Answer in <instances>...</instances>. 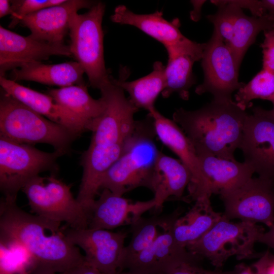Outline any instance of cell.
<instances>
[{
  "label": "cell",
  "instance_id": "13",
  "mask_svg": "<svg viewBox=\"0 0 274 274\" xmlns=\"http://www.w3.org/2000/svg\"><path fill=\"white\" fill-rule=\"evenodd\" d=\"M148 115L152 120L156 136L179 158L190 174V182L187 187L189 194L185 198V201L210 198L197 155L184 132L156 108L149 111Z\"/></svg>",
  "mask_w": 274,
  "mask_h": 274
},
{
  "label": "cell",
  "instance_id": "5",
  "mask_svg": "<svg viewBox=\"0 0 274 274\" xmlns=\"http://www.w3.org/2000/svg\"><path fill=\"white\" fill-rule=\"evenodd\" d=\"M264 232V228L257 223L233 222L223 215L208 232L186 248L219 268L231 257L238 260L259 257L261 254L256 253L254 248Z\"/></svg>",
  "mask_w": 274,
  "mask_h": 274
},
{
  "label": "cell",
  "instance_id": "7",
  "mask_svg": "<svg viewBox=\"0 0 274 274\" xmlns=\"http://www.w3.org/2000/svg\"><path fill=\"white\" fill-rule=\"evenodd\" d=\"M63 154L46 152L32 145L0 136V189L5 199L16 201L18 192L40 173L55 170Z\"/></svg>",
  "mask_w": 274,
  "mask_h": 274
},
{
  "label": "cell",
  "instance_id": "39",
  "mask_svg": "<svg viewBox=\"0 0 274 274\" xmlns=\"http://www.w3.org/2000/svg\"><path fill=\"white\" fill-rule=\"evenodd\" d=\"M231 272L232 271L226 272L209 271L199 267L196 270V274H231Z\"/></svg>",
  "mask_w": 274,
  "mask_h": 274
},
{
  "label": "cell",
  "instance_id": "43",
  "mask_svg": "<svg viewBox=\"0 0 274 274\" xmlns=\"http://www.w3.org/2000/svg\"><path fill=\"white\" fill-rule=\"evenodd\" d=\"M60 274H64V273H60Z\"/></svg>",
  "mask_w": 274,
  "mask_h": 274
},
{
  "label": "cell",
  "instance_id": "17",
  "mask_svg": "<svg viewBox=\"0 0 274 274\" xmlns=\"http://www.w3.org/2000/svg\"><path fill=\"white\" fill-rule=\"evenodd\" d=\"M206 43H198L186 38L178 43L164 46L168 55L165 68V86L162 96L167 98L177 93L188 100L189 89L195 83L192 68L201 59Z\"/></svg>",
  "mask_w": 274,
  "mask_h": 274
},
{
  "label": "cell",
  "instance_id": "41",
  "mask_svg": "<svg viewBox=\"0 0 274 274\" xmlns=\"http://www.w3.org/2000/svg\"><path fill=\"white\" fill-rule=\"evenodd\" d=\"M117 274H137V273H132V272L127 271H121L120 272H119Z\"/></svg>",
  "mask_w": 274,
  "mask_h": 274
},
{
  "label": "cell",
  "instance_id": "6",
  "mask_svg": "<svg viewBox=\"0 0 274 274\" xmlns=\"http://www.w3.org/2000/svg\"><path fill=\"white\" fill-rule=\"evenodd\" d=\"M105 5L96 3L83 14L75 13L70 26V50L87 76L89 84L99 89L111 77L104 59L102 21Z\"/></svg>",
  "mask_w": 274,
  "mask_h": 274
},
{
  "label": "cell",
  "instance_id": "26",
  "mask_svg": "<svg viewBox=\"0 0 274 274\" xmlns=\"http://www.w3.org/2000/svg\"><path fill=\"white\" fill-rule=\"evenodd\" d=\"M48 94L75 115L84 125L86 131L102 113L105 107L103 98H93L86 84L72 85L48 91Z\"/></svg>",
  "mask_w": 274,
  "mask_h": 274
},
{
  "label": "cell",
  "instance_id": "2",
  "mask_svg": "<svg viewBox=\"0 0 274 274\" xmlns=\"http://www.w3.org/2000/svg\"><path fill=\"white\" fill-rule=\"evenodd\" d=\"M248 113L235 101L213 99L193 111L177 109L173 118L184 132L196 154L235 160Z\"/></svg>",
  "mask_w": 274,
  "mask_h": 274
},
{
  "label": "cell",
  "instance_id": "10",
  "mask_svg": "<svg viewBox=\"0 0 274 274\" xmlns=\"http://www.w3.org/2000/svg\"><path fill=\"white\" fill-rule=\"evenodd\" d=\"M220 196L223 215L229 220L261 223L269 227L274 222V183L269 180L252 177Z\"/></svg>",
  "mask_w": 274,
  "mask_h": 274
},
{
  "label": "cell",
  "instance_id": "16",
  "mask_svg": "<svg viewBox=\"0 0 274 274\" xmlns=\"http://www.w3.org/2000/svg\"><path fill=\"white\" fill-rule=\"evenodd\" d=\"M88 214V227L112 230L134 224L143 214L154 209L155 199L133 201L107 189H101Z\"/></svg>",
  "mask_w": 274,
  "mask_h": 274
},
{
  "label": "cell",
  "instance_id": "37",
  "mask_svg": "<svg viewBox=\"0 0 274 274\" xmlns=\"http://www.w3.org/2000/svg\"><path fill=\"white\" fill-rule=\"evenodd\" d=\"M231 274H257L252 266H250L244 264L236 266Z\"/></svg>",
  "mask_w": 274,
  "mask_h": 274
},
{
  "label": "cell",
  "instance_id": "42",
  "mask_svg": "<svg viewBox=\"0 0 274 274\" xmlns=\"http://www.w3.org/2000/svg\"><path fill=\"white\" fill-rule=\"evenodd\" d=\"M271 111H272V113H273V114L274 115V106H273V107L272 109H271Z\"/></svg>",
  "mask_w": 274,
  "mask_h": 274
},
{
  "label": "cell",
  "instance_id": "38",
  "mask_svg": "<svg viewBox=\"0 0 274 274\" xmlns=\"http://www.w3.org/2000/svg\"><path fill=\"white\" fill-rule=\"evenodd\" d=\"M12 10L10 1H0V17L12 14Z\"/></svg>",
  "mask_w": 274,
  "mask_h": 274
},
{
  "label": "cell",
  "instance_id": "9",
  "mask_svg": "<svg viewBox=\"0 0 274 274\" xmlns=\"http://www.w3.org/2000/svg\"><path fill=\"white\" fill-rule=\"evenodd\" d=\"M201 60L204 80L196 87L195 93H210L217 101L232 100V93L244 83L238 81L239 66L231 50L215 29L206 43Z\"/></svg>",
  "mask_w": 274,
  "mask_h": 274
},
{
  "label": "cell",
  "instance_id": "12",
  "mask_svg": "<svg viewBox=\"0 0 274 274\" xmlns=\"http://www.w3.org/2000/svg\"><path fill=\"white\" fill-rule=\"evenodd\" d=\"M66 237L83 250L85 261L105 274L121 272L127 234L104 229H63Z\"/></svg>",
  "mask_w": 274,
  "mask_h": 274
},
{
  "label": "cell",
  "instance_id": "31",
  "mask_svg": "<svg viewBox=\"0 0 274 274\" xmlns=\"http://www.w3.org/2000/svg\"><path fill=\"white\" fill-rule=\"evenodd\" d=\"M65 0L10 1L12 13L9 27L13 28L25 16L42 9L60 5Z\"/></svg>",
  "mask_w": 274,
  "mask_h": 274
},
{
  "label": "cell",
  "instance_id": "21",
  "mask_svg": "<svg viewBox=\"0 0 274 274\" xmlns=\"http://www.w3.org/2000/svg\"><path fill=\"white\" fill-rule=\"evenodd\" d=\"M190 179L188 169L180 160L160 152L154 166L150 190L156 202L154 209H161L172 197L184 200L183 193Z\"/></svg>",
  "mask_w": 274,
  "mask_h": 274
},
{
  "label": "cell",
  "instance_id": "27",
  "mask_svg": "<svg viewBox=\"0 0 274 274\" xmlns=\"http://www.w3.org/2000/svg\"><path fill=\"white\" fill-rule=\"evenodd\" d=\"M179 216L178 211H176L167 216L142 217L131 225V238L124 249L121 271L127 262L143 252L163 232L160 231V229H168Z\"/></svg>",
  "mask_w": 274,
  "mask_h": 274
},
{
  "label": "cell",
  "instance_id": "40",
  "mask_svg": "<svg viewBox=\"0 0 274 274\" xmlns=\"http://www.w3.org/2000/svg\"><path fill=\"white\" fill-rule=\"evenodd\" d=\"M267 100L270 101L274 106V94L271 96H270Z\"/></svg>",
  "mask_w": 274,
  "mask_h": 274
},
{
  "label": "cell",
  "instance_id": "8",
  "mask_svg": "<svg viewBox=\"0 0 274 274\" xmlns=\"http://www.w3.org/2000/svg\"><path fill=\"white\" fill-rule=\"evenodd\" d=\"M67 185L54 176H38L28 181L21 190L31 211L40 217L74 229L88 227V215L75 198Z\"/></svg>",
  "mask_w": 274,
  "mask_h": 274
},
{
  "label": "cell",
  "instance_id": "23",
  "mask_svg": "<svg viewBox=\"0 0 274 274\" xmlns=\"http://www.w3.org/2000/svg\"><path fill=\"white\" fill-rule=\"evenodd\" d=\"M85 72L79 62L67 61L47 64L36 61L25 63L12 70L10 80H25L64 87L85 84Z\"/></svg>",
  "mask_w": 274,
  "mask_h": 274
},
{
  "label": "cell",
  "instance_id": "34",
  "mask_svg": "<svg viewBox=\"0 0 274 274\" xmlns=\"http://www.w3.org/2000/svg\"><path fill=\"white\" fill-rule=\"evenodd\" d=\"M63 273L64 274H105L87 264L85 261Z\"/></svg>",
  "mask_w": 274,
  "mask_h": 274
},
{
  "label": "cell",
  "instance_id": "32",
  "mask_svg": "<svg viewBox=\"0 0 274 274\" xmlns=\"http://www.w3.org/2000/svg\"><path fill=\"white\" fill-rule=\"evenodd\" d=\"M264 39L261 44L263 53V68L274 73V28L264 31Z\"/></svg>",
  "mask_w": 274,
  "mask_h": 274
},
{
  "label": "cell",
  "instance_id": "18",
  "mask_svg": "<svg viewBox=\"0 0 274 274\" xmlns=\"http://www.w3.org/2000/svg\"><path fill=\"white\" fill-rule=\"evenodd\" d=\"M96 2L65 0L63 3L45 8L24 17L20 21L30 31L29 37L51 43H64L69 33L74 15L83 8H91Z\"/></svg>",
  "mask_w": 274,
  "mask_h": 274
},
{
  "label": "cell",
  "instance_id": "11",
  "mask_svg": "<svg viewBox=\"0 0 274 274\" xmlns=\"http://www.w3.org/2000/svg\"><path fill=\"white\" fill-rule=\"evenodd\" d=\"M245 162L259 177L274 183V115L260 107L248 114L239 146Z\"/></svg>",
  "mask_w": 274,
  "mask_h": 274
},
{
  "label": "cell",
  "instance_id": "19",
  "mask_svg": "<svg viewBox=\"0 0 274 274\" xmlns=\"http://www.w3.org/2000/svg\"><path fill=\"white\" fill-rule=\"evenodd\" d=\"M1 88L21 102L47 119L62 125L77 135L86 129L72 113L57 103L49 94H44L0 76Z\"/></svg>",
  "mask_w": 274,
  "mask_h": 274
},
{
  "label": "cell",
  "instance_id": "1",
  "mask_svg": "<svg viewBox=\"0 0 274 274\" xmlns=\"http://www.w3.org/2000/svg\"><path fill=\"white\" fill-rule=\"evenodd\" d=\"M60 224L25 212L16 201L1 198V242L24 250L29 274H60L85 262Z\"/></svg>",
  "mask_w": 274,
  "mask_h": 274
},
{
  "label": "cell",
  "instance_id": "20",
  "mask_svg": "<svg viewBox=\"0 0 274 274\" xmlns=\"http://www.w3.org/2000/svg\"><path fill=\"white\" fill-rule=\"evenodd\" d=\"M209 194H219L238 187L255 173L248 164L207 154H197Z\"/></svg>",
  "mask_w": 274,
  "mask_h": 274
},
{
  "label": "cell",
  "instance_id": "33",
  "mask_svg": "<svg viewBox=\"0 0 274 274\" xmlns=\"http://www.w3.org/2000/svg\"><path fill=\"white\" fill-rule=\"evenodd\" d=\"M251 266L257 274H274V254L266 251Z\"/></svg>",
  "mask_w": 274,
  "mask_h": 274
},
{
  "label": "cell",
  "instance_id": "35",
  "mask_svg": "<svg viewBox=\"0 0 274 274\" xmlns=\"http://www.w3.org/2000/svg\"><path fill=\"white\" fill-rule=\"evenodd\" d=\"M267 232H264L259 237L258 242L266 245L274 250V222Z\"/></svg>",
  "mask_w": 274,
  "mask_h": 274
},
{
  "label": "cell",
  "instance_id": "15",
  "mask_svg": "<svg viewBox=\"0 0 274 274\" xmlns=\"http://www.w3.org/2000/svg\"><path fill=\"white\" fill-rule=\"evenodd\" d=\"M53 55L72 56L70 46L24 37L0 26V76L24 64L41 62Z\"/></svg>",
  "mask_w": 274,
  "mask_h": 274
},
{
  "label": "cell",
  "instance_id": "22",
  "mask_svg": "<svg viewBox=\"0 0 274 274\" xmlns=\"http://www.w3.org/2000/svg\"><path fill=\"white\" fill-rule=\"evenodd\" d=\"M112 22L134 26L159 42L164 46L178 43L186 37L181 32L178 18L168 21L161 11L139 14L133 13L125 6H117L110 17Z\"/></svg>",
  "mask_w": 274,
  "mask_h": 274
},
{
  "label": "cell",
  "instance_id": "28",
  "mask_svg": "<svg viewBox=\"0 0 274 274\" xmlns=\"http://www.w3.org/2000/svg\"><path fill=\"white\" fill-rule=\"evenodd\" d=\"M272 28H274V21L267 16H249L242 11L235 22L232 38L228 43H226L239 66L246 52L255 42L258 33Z\"/></svg>",
  "mask_w": 274,
  "mask_h": 274
},
{
  "label": "cell",
  "instance_id": "24",
  "mask_svg": "<svg viewBox=\"0 0 274 274\" xmlns=\"http://www.w3.org/2000/svg\"><path fill=\"white\" fill-rule=\"evenodd\" d=\"M222 216L223 213L213 210L210 198L199 199L185 215L175 220L172 231L177 242L186 247L208 232Z\"/></svg>",
  "mask_w": 274,
  "mask_h": 274
},
{
  "label": "cell",
  "instance_id": "29",
  "mask_svg": "<svg viewBox=\"0 0 274 274\" xmlns=\"http://www.w3.org/2000/svg\"><path fill=\"white\" fill-rule=\"evenodd\" d=\"M274 94V73L262 68L247 84H245L235 95V102L246 110L251 107L254 99H268Z\"/></svg>",
  "mask_w": 274,
  "mask_h": 274
},
{
  "label": "cell",
  "instance_id": "25",
  "mask_svg": "<svg viewBox=\"0 0 274 274\" xmlns=\"http://www.w3.org/2000/svg\"><path fill=\"white\" fill-rule=\"evenodd\" d=\"M165 68L162 63L157 61L153 65L152 71L140 79L126 81L128 71L123 68L118 79L113 78V82L129 95V99L139 110L148 112L155 108V102L165 86Z\"/></svg>",
  "mask_w": 274,
  "mask_h": 274
},
{
  "label": "cell",
  "instance_id": "3",
  "mask_svg": "<svg viewBox=\"0 0 274 274\" xmlns=\"http://www.w3.org/2000/svg\"><path fill=\"white\" fill-rule=\"evenodd\" d=\"M151 118L136 121L123 151L104 176L100 189L120 196L140 187L151 188L154 166L160 151Z\"/></svg>",
  "mask_w": 274,
  "mask_h": 274
},
{
  "label": "cell",
  "instance_id": "30",
  "mask_svg": "<svg viewBox=\"0 0 274 274\" xmlns=\"http://www.w3.org/2000/svg\"><path fill=\"white\" fill-rule=\"evenodd\" d=\"M211 2L218 6L219 9L215 14L208 15L207 19L213 24L214 29L227 44L232 38L235 22L243 11L230 1Z\"/></svg>",
  "mask_w": 274,
  "mask_h": 274
},
{
  "label": "cell",
  "instance_id": "14",
  "mask_svg": "<svg viewBox=\"0 0 274 274\" xmlns=\"http://www.w3.org/2000/svg\"><path fill=\"white\" fill-rule=\"evenodd\" d=\"M172 225L143 252L127 262L122 271L127 269L137 274H169L183 264H198L203 258L177 242L172 231Z\"/></svg>",
  "mask_w": 274,
  "mask_h": 274
},
{
  "label": "cell",
  "instance_id": "36",
  "mask_svg": "<svg viewBox=\"0 0 274 274\" xmlns=\"http://www.w3.org/2000/svg\"><path fill=\"white\" fill-rule=\"evenodd\" d=\"M260 3L263 16L274 21V0H262L260 1Z\"/></svg>",
  "mask_w": 274,
  "mask_h": 274
},
{
  "label": "cell",
  "instance_id": "4",
  "mask_svg": "<svg viewBox=\"0 0 274 274\" xmlns=\"http://www.w3.org/2000/svg\"><path fill=\"white\" fill-rule=\"evenodd\" d=\"M0 136L20 143H44L63 154L77 135L65 127L35 112L1 88Z\"/></svg>",
  "mask_w": 274,
  "mask_h": 274
}]
</instances>
